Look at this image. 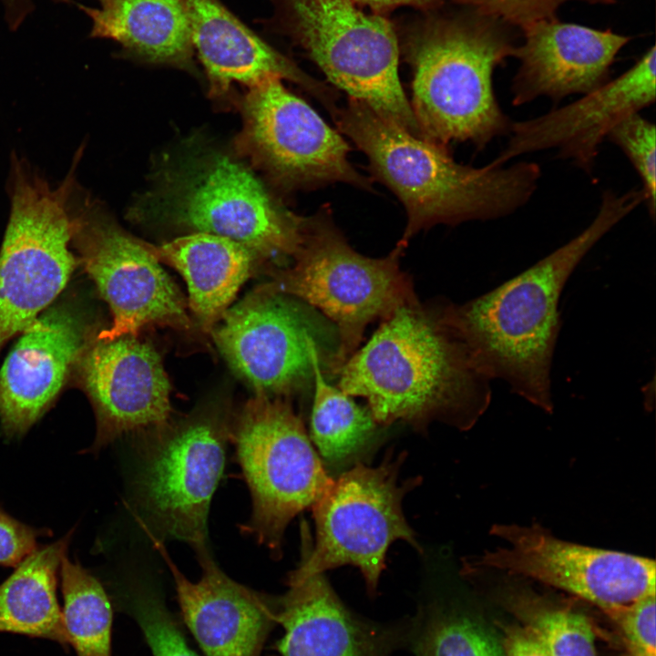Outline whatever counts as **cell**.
<instances>
[{"mask_svg":"<svg viewBox=\"0 0 656 656\" xmlns=\"http://www.w3.org/2000/svg\"><path fill=\"white\" fill-rule=\"evenodd\" d=\"M338 388L367 401L378 425L424 431L435 422L471 428L488 408L493 381L447 321L444 305L405 304L342 365Z\"/></svg>","mask_w":656,"mask_h":656,"instance_id":"6da1fadb","label":"cell"},{"mask_svg":"<svg viewBox=\"0 0 656 656\" xmlns=\"http://www.w3.org/2000/svg\"><path fill=\"white\" fill-rule=\"evenodd\" d=\"M644 201L641 189L621 195L604 191L593 220L569 241L479 297L445 304L446 319L492 380L504 381L512 393L552 413L562 291L588 252Z\"/></svg>","mask_w":656,"mask_h":656,"instance_id":"7a4b0ae2","label":"cell"},{"mask_svg":"<svg viewBox=\"0 0 656 656\" xmlns=\"http://www.w3.org/2000/svg\"><path fill=\"white\" fill-rule=\"evenodd\" d=\"M333 118L340 132L365 154L373 176L403 203L407 223L398 242L405 246L436 224L510 215L531 199L541 176L534 162L460 164L446 146L409 133L352 97Z\"/></svg>","mask_w":656,"mask_h":656,"instance_id":"3957f363","label":"cell"},{"mask_svg":"<svg viewBox=\"0 0 656 656\" xmlns=\"http://www.w3.org/2000/svg\"><path fill=\"white\" fill-rule=\"evenodd\" d=\"M507 26L470 9L430 15L409 30L410 105L423 138L443 146L467 141L482 150L509 134L513 121L497 100L492 77L514 54Z\"/></svg>","mask_w":656,"mask_h":656,"instance_id":"277c9868","label":"cell"},{"mask_svg":"<svg viewBox=\"0 0 656 656\" xmlns=\"http://www.w3.org/2000/svg\"><path fill=\"white\" fill-rule=\"evenodd\" d=\"M406 247L397 242L383 258L357 252L325 205L306 217L292 265L275 270L273 282L264 286L319 310L335 326L338 374L357 350L371 323L383 321L399 307L418 301L411 278L400 268Z\"/></svg>","mask_w":656,"mask_h":656,"instance_id":"5b68a950","label":"cell"},{"mask_svg":"<svg viewBox=\"0 0 656 656\" xmlns=\"http://www.w3.org/2000/svg\"><path fill=\"white\" fill-rule=\"evenodd\" d=\"M405 453L385 456L380 465L356 462L312 507L316 528L313 547L307 524L302 528V559L291 573L306 577L351 565L360 569L370 596L376 594L391 544L405 540L422 552L403 512L405 496L421 483L398 481Z\"/></svg>","mask_w":656,"mask_h":656,"instance_id":"8992f818","label":"cell"},{"mask_svg":"<svg viewBox=\"0 0 656 656\" xmlns=\"http://www.w3.org/2000/svg\"><path fill=\"white\" fill-rule=\"evenodd\" d=\"M273 1L284 32L330 82L422 138L398 76L397 36L384 16L354 0Z\"/></svg>","mask_w":656,"mask_h":656,"instance_id":"52a82bcc","label":"cell"},{"mask_svg":"<svg viewBox=\"0 0 656 656\" xmlns=\"http://www.w3.org/2000/svg\"><path fill=\"white\" fill-rule=\"evenodd\" d=\"M231 437L252 500L246 530L279 558L291 520L312 507L333 479L286 399L256 394Z\"/></svg>","mask_w":656,"mask_h":656,"instance_id":"ba28073f","label":"cell"},{"mask_svg":"<svg viewBox=\"0 0 656 656\" xmlns=\"http://www.w3.org/2000/svg\"><path fill=\"white\" fill-rule=\"evenodd\" d=\"M135 491L139 512L157 534L207 549V520L222 476L231 430L220 413L204 411L145 431Z\"/></svg>","mask_w":656,"mask_h":656,"instance_id":"9c48e42d","label":"cell"},{"mask_svg":"<svg viewBox=\"0 0 656 656\" xmlns=\"http://www.w3.org/2000/svg\"><path fill=\"white\" fill-rule=\"evenodd\" d=\"M0 250V350L64 290L75 268L69 182L53 189L16 166Z\"/></svg>","mask_w":656,"mask_h":656,"instance_id":"30bf717a","label":"cell"},{"mask_svg":"<svg viewBox=\"0 0 656 656\" xmlns=\"http://www.w3.org/2000/svg\"><path fill=\"white\" fill-rule=\"evenodd\" d=\"M157 205L176 225L227 237L265 260L292 258L306 220L223 155L196 159L173 173Z\"/></svg>","mask_w":656,"mask_h":656,"instance_id":"8fae6325","label":"cell"},{"mask_svg":"<svg viewBox=\"0 0 656 656\" xmlns=\"http://www.w3.org/2000/svg\"><path fill=\"white\" fill-rule=\"evenodd\" d=\"M316 309L265 286L228 309L210 330L232 369L260 395H288L313 386L315 352L337 374L335 326Z\"/></svg>","mask_w":656,"mask_h":656,"instance_id":"7c38bea8","label":"cell"},{"mask_svg":"<svg viewBox=\"0 0 656 656\" xmlns=\"http://www.w3.org/2000/svg\"><path fill=\"white\" fill-rule=\"evenodd\" d=\"M505 542L464 561L462 572L494 569L564 590L603 612L655 595V562L557 538L539 524H495Z\"/></svg>","mask_w":656,"mask_h":656,"instance_id":"4fadbf2b","label":"cell"},{"mask_svg":"<svg viewBox=\"0 0 656 656\" xmlns=\"http://www.w3.org/2000/svg\"><path fill=\"white\" fill-rule=\"evenodd\" d=\"M241 112L239 150L282 187L308 190L343 182L372 189L371 179L350 163V148L342 135L288 91L282 79L250 87Z\"/></svg>","mask_w":656,"mask_h":656,"instance_id":"5bb4252c","label":"cell"},{"mask_svg":"<svg viewBox=\"0 0 656 656\" xmlns=\"http://www.w3.org/2000/svg\"><path fill=\"white\" fill-rule=\"evenodd\" d=\"M72 242L111 312L112 323L97 339L137 336L155 325L191 328L181 292L146 242L95 210L73 218Z\"/></svg>","mask_w":656,"mask_h":656,"instance_id":"9a60e30c","label":"cell"},{"mask_svg":"<svg viewBox=\"0 0 656 656\" xmlns=\"http://www.w3.org/2000/svg\"><path fill=\"white\" fill-rule=\"evenodd\" d=\"M75 369L96 415L95 440L87 451L98 452L123 435L169 422V378L158 352L137 336H92Z\"/></svg>","mask_w":656,"mask_h":656,"instance_id":"2e32d148","label":"cell"},{"mask_svg":"<svg viewBox=\"0 0 656 656\" xmlns=\"http://www.w3.org/2000/svg\"><path fill=\"white\" fill-rule=\"evenodd\" d=\"M655 54L652 46L625 73L573 103L512 122L506 147L491 163L502 166L524 154L556 149L559 158L590 172L610 130L625 117L654 103Z\"/></svg>","mask_w":656,"mask_h":656,"instance_id":"e0dca14e","label":"cell"},{"mask_svg":"<svg viewBox=\"0 0 656 656\" xmlns=\"http://www.w3.org/2000/svg\"><path fill=\"white\" fill-rule=\"evenodd\" d=\"M92 335L72 306L46 309L22 333L0 370V425L19 437L46 413Z\"/></svg>","mask_w":656,"mask_h":656,"instance_id":"ac0fdd59","label":"cell"},{"mask_svg":"<svg viewBox=\"0 0 656 656\" xmlns=\"http://www.w3.org/2000/svg\"><path fill=\"white\" fill-rule=\"evenodd\" d=\"M520 29L524 41L513 54L520 62L511 84L514 106L541 97L559 102L596 90L609 81L610 66L630 40L611 30L563 23L556 17Z\"/></svg>","mask_w":656,"mask_h":656,"instance_id":"d6986e66","label":"cell"},{"mask_svg":"<svg viewBox=\"0 0 656 656\" xmlns=\"http://www.w3.org/2000/svg\"><path fill=\"white\" fill-rule=\"evenodd\" d=\"M288 590L275 599L283 635L282 656H391L404 648V620L380 623L349 610L323 574L288 576Z\"/></svg>","mask_w":656,"mask_h":656,"instance_id":"ffe728a7","label":"cell"},{"mask_svg":"<svg viewBox=\"0 0 656 656\" xmlns=\"http://www.w3.org/2000/svg\"><path fill=\"white\" fill-rule=\"evenodd\" d=\"M170 569L184 622L207 656H261L276 623L275 599L227 576L208 549L197 554L200 580L188 579L164 556Z\"/></svg>","mask_w":656,"mask_h":656,"instance_id":"44dd1931","label":"cell"},{"mask_svg":"<svg viewBox=\"0 0 656 656\" xmlns=\"http://www.w3.org/2000/svg\"><path fill=\"white\" fill-rule=\"evenodd\" d=\"M183 1L193 49L204 66L210 95H224L233 83L250 87L274 77L301 86L332 116L335 113L338 95L333 89L264 42L220 0Z\"/></svg>","mask_w":656,"mask_h":656,"instance_id":"7402d4cb","label":"cell"},{"mask_svg":"<svg viewBox=\"0 0 656 656\" xmlns=\"http://www.w3.org/2000/svg\"><path fill=\"white\" fill-rule=\"evenodd\" d=\"M147 246L159 261L169 264L183 276L189 306L206 331L228 310L258 259L242 244L208 232L181 236L158 247Z\"/></svg>","mask_w":656,"mask_h":656,"instance_id":"603a6c76","label":"cell"},{"mask_svg":"<svg viewBox=\"0 0 656 656\" xmlns=\"http://www.w3.org/2000/svg\"><path fill=\"white\" fill-rule=\"evenodd\" d=\"M77 4L91 19V37L108 38L145 61L189 67L194 53L183 0H97Z\"/></svg>","mask_w":656,"mask_h":656,"instance_id":"cb8c5ba5","label":"cell"},{"mask_svg":"<svg viewBox=\"0 0 656 656\" xmlns=\"http://www.w3.org/2000/svg\"><path fill=\"white\" fill-rule=\"evenodd\" d=\"M71 535L38 548L0 585V632L70 645L56 587Z\"/></svg>","mask_w":656,"mask_h":656,"instance_id":"d4e9b609","label":"cell"},{"mask_svg":"<svg viewBox=\"0 0 656 656\" xmlns=\"http://www.w3.org/2000/svg\"><path fill=\"white\" fill-rule=\"evenodd\" d=\"M404 647L415 656H506L501 640L479 617L438 596L422 600L404 620Z\"/></svg>","mask_w":656,"mask_h":656,"instance_id":"484cf974","label":"cell"},{"mask_svg":"<svg viewBox=\"0 0 656 656\" xmlns=\"http://www.w3.org/2000/svg\"><path fill=\"white\" fill-rule=\"evenodd\" d=\"M313 368L310 439L323 459L342 462L364 448L380 425L368 407L326 382L323 374L334 369L331 359L315 352Z\"/></svg>","mask_w":656,"mask_h":656,"instance_id":"4316f807","label":"cell"},{"mask_svg":"<svg viewBox=\"0 0 656 656\" xmlns=\"http://www.w3.org/2000/svg\"><path fill=\"white\" fill-rule=\"evenodd\" d=\"M62 615L77 656H111L113 613L100 582L67 554L60 563Z\"/></svg>","mask_w":656,"mask_h":656,"instance_id":"83f0119b","label":"cell"},{"mask_svg":"<svg viewBox=\"0 0 656 656\" xmlns=\"http://www.w3.org/2000/svg\"><path fill=\"white\" fill-rule=\"evenodd\" d=\"M505 604L518 623L537 637L548 656H597L589 619L569 605L525 589L509 591Z\"/></svg>","mask_w":656,"mask_h":656,"instance_id":"f1b7e54d","label":"cell"},{"mask_svg":"<svg viewBox=\"0 0 656 656\" xmlns=\"http://www.w3.org/2000/svg\"><path fill=\"white\" fill-rule=\"evenodd\" d=\"M129 612L153 656H199L158 592L146 587L136 589L130 598Z\"/></svg>","mask_w":656,"mask_h":656,"instance_id":"f546056e","label":"cell"},{"mask_svg":"<svg viewBox=\"0 0 656 656\" xmlns=\"http://www.w3.org/2000/svg\"><path fill=\"white\" fill-rule=\"evenodd\" d=\"M627 156L642 182L645 204L651 219L655 216L656 197V129L655 125L632 113L620 120L607 138Z\"/></svg>","mask_w":656,"mask_h":656,"instance_id":"4dcf8cb0","label":"cell"},{"mask_svg":"<svg viewBox=\"0 0 656 656\" xmlns=\"http://www.w3.org/2000/svg\"><path fill=\"white\" fill-rule=\"evenodd\" d=\"M615 624L623 656H656L655 595L604 612Z\"/></svg>","mask_w":656,"mask_h":656,"instance_id":"1f68e13d","label":"cell"},{"mask_svg":"<svg viewBox=\"0 0 656 656\" xmlns=\"http://www.w3.org/2000/svg\"><path fill=\"white\" fill-rule=\"evenodd\" d=\"M482 15L507 26H523L555 17L556 11L571 0H454ZM590 4H608L613 0H579Z\"/></svg>","mask_w":656,"mask_h":656,"instance_id":"d6a6232c","label":"cell"},{"mask_svg":"<svg viewBox=\"0 0 656 656\" xmlns=\"http://www.w3.org/2000/svg\"><path fill=\"white\" fill-rule=\"evenodd\" d=\"M49 533L24 524L0 507V565L16 568L37 548V538Z\"/></svg>","mask_w":656,"mask_h":656,"instance_id":"836d02e7","label":"cell"},{"mask_svg":"<svg viewBox=\"0 0 656 656\" xmlns=\"http://www.w3.org/2000/svg\"><path fill=\"white\" fill-rule=\"evenodd\" d=\"M502 631L506 656H548L537 637L523 625H505Z\"/></svg>","mask_w":656,"mask_h":656,"instance_id":"e575fe53","label":"cell"},{"mask_svg":"<svg viewBox=\"0 0 656 656\" xmlns=\"http://www.w3.org/2000/svg\"><path fill=\"white\" fill-rule=\"evenodd\" d=\"M358 5H365L372 9L373 13L383 15L384 13L400 6H411L422 10H432L438 7L441 0H354Z\"/></svg>","mask_w":656,"mask_h":656,"instance_id":"d590c367","label":"cell"},{"mask_svg":"<svg viewBox=\"0 0 656 656\" xmlns=\"http://www.w3.org/2000/svg\"><path fill=\"white\" fill-rule=\"evenodd\" d=\"M70 2V0H57ZM5 6V15L11 30H16L25 18L33 11V0H1Z\"/></svg>","mask_w":656,"mask_h":656,"instance_id":"8d00e7d4","label":"cell"}]
</instances>
